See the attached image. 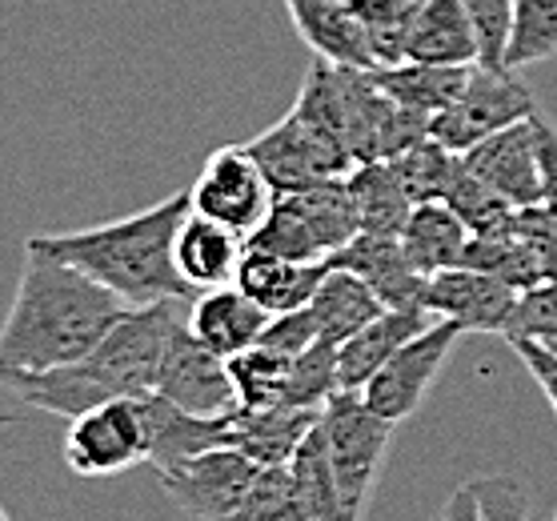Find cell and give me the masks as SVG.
Wrapping results in <instances>:
<instances>
[{
	"instance_id": "6da1fadb",
	"label": "cell",
	"mask_w": 557,
	"mask_h": 521,
	"mask_svg": "<svg viewBox=\"0 0 557 521\" xmlns=\"http://www.w3.org/2000/svg\"><path fill=\"white\" fill-rule=\"evenodd\" d=\"M125 309L133 306L101 281L25 245L16 297L0 325V385L73 365L113 330Z\"/></svg>"
},
{
	"instance_id": "7a4b0ae2",
	"label": "cell",
	"mask_w": 557,
	"mask_h": 521,
	"mask_svg": "<svg viewBox=\"0 0 557 521\" xmlns=\"http://www.w3.org/2000/svg\"><path fill=\"white\" fill-rule=\"evenodd\" d=\"M185 313H189V301H181V297L133 306L89 353L76 357L73 365L37 373V377H13V382H4V389L45 413H57V418H76V413L101 406V401H116V397L152 394L165 345L185 321Z\"/></svg>"
},
{
	"instance_id": "3957f363",
	"label": "cell",
	"mask_w": 557,
	"mask_h": 521,
	"mask_svg": "<svg viewBox=\"0 0 557 521\" xmlns=\"http://www.w3.org/2000/svg\"><path fill=\"white\" fill-rule=\"evenodd\" d=\"M185 213H189V189L173 193L140 213L121 216V221H104V225L73 233H37L25 245L89 273L104 289H113L125 306H152L169 297L193 301L197 293L181 281L173 265V237Z\"/></svg>"
},
{
	"instance_id": "277c9868",
	"label": "cell",
	"mask_w": 557,
	"mask_h": 521,
	"mask_svg": "<svg viewBox=\"0 0 557 521\" xmlns=\"http://www.w3.org/2000/svg\"><path fill=\"white\" fill-rule=\"evenodd\" d=\"M317 425L325 437V458H330L333 485L342 497V521H366L397 425L373 413L361 401V394H345V389H337L325 401Z\"/></svg>"
},
{
	"instance_id": "5b68a950",
	"label": "cell",
	"mask_w": 557,
	"mask_h": 521,
	"mask_svg": "<svg viewBox=\"0 0 557 521\" xmlns=\"http://www.w3.org/2000/svg\"><path fill=\"white\" fill-rule=\"evenodd\" d=\"M64 461L76 477H116L149 461V418L145 394L116 397L69 418Z\"/></svg>"
},
{
	"instance_id": "8992f818",
	"label": "cell",
	"mask_w": 557,
	"mask_h": 521,
	"mask_svg": "<svg viewBox=\"0 0 557 521\" xmlns=\"http://www.w3.org/2000/svg\"><path fill=\"white\" fill-rule=\"evenodd\" d=\"M533 92L513 77V69H490V64H469L466 89L457 101L430 121V137L442 140L445 149L466 153L469 145L494 137L502 128L518 125L533 116Z\"/></svg>"
},
{
	"instance_id": "52a82bcc",
	"label": "cell",
	"mask_w": 557,
	"mask_h": 521,
	"mask_svg": "<svg viewBox=\"0 0 557 521\" xmlns=\"http://www.w3.org/2000/svg\"><path fill=\"white\" fill-rule=\"evenodd\" d=\"M466 333L457 330L454 321H433L418 337H409L397 353L385 361V365L361 385V401H366L373 413H381L385 421L401 425L421 409V401L430 397L433 382L442 377L445 361L454 353V345L461 342Z\"/></svg>"
},
{
	"instance_id": "ba28073f",
	"label": "cell",
	"mask_w": 557,
	"mask_h": 521,
	"mask_svg": "<svg viewBox=\"0 0 557 521\" xmlns=\"http://www.w3.org/2000/svg\"><path fill=\"white\" fill-rule=\"evenodd\" d=\"M277 201V193L253 161L245 145H221L205 157L201 173L189 185V209L201 216H213L233 233H249L261 225Z\"/></svg>"
},
{
	"instance_id": "9c48e42d",
	"label": "cell",
	"mask_w": 557,
	"mask_h": 521,
	"mask_svg": "<svg viewBox=\"0 0 557 521\" xmlns=\"http://www.w3.org/2000/svg\"><path fill=\"white\" fill-rule=\"evenodd\" d=\"M245 149L253 153V161L261 165V173L269 177L277 197L301 193L309 185H317V181L345 177L354 169V157L345 153L342 145H333L330 137L309 128L293 109L273 128L245 140Z\"/></svg>"
},
{
	"instance_id": "30bf717a",
	"label": "cell",
	"mask_w": 557,
	"mask_h": 521,
	"mask_svg": "<svg viewBox=\"0 0 557 521\" xmlns=\"http://www.w3.org/2000/svg\"><path fill=\"white\" fill-rule=\"evenodd\" d=\"M152 394L169 397L173 406L189 409L197 418H228L233 409L242 406L228 361L216 357L213 349H205L197 337L189 333V313L181 321L173 337L165 345L161 369H157V385Z\"/></svg>"
},
{
	"instance_id": "8fae6325",
	"label": "cell",
	"mask_w": 557,
	"mask_h": 521,
	"mask_svg": "<svg viewBox=\"0 0 557 521\" xmlns=\"http://www.w3.org/2000/svg\"><path fill=\"white\" fill-rule=\"evenodd\" d=\"M257 470L261 466L245 458L242 449L216 445V449H205L193 461H185L181 470L161 473V485L181 513L197 521H228L249 494Z\"/></svg>"
},
{
	"instance_id": "7c38bea8",
	"label": "cell",
	"mask_w": 557,
	"mask_h": 521,
	"mask_svg": "<svg viewBox=\"0 0 557 521\" xmlns=\"http://www.w3.org/2000/svg\"><path fill=\"white\" fill-rule=\"evenodd\" d=\"M469 177L506 197L513 209H533L542 204V153H537V113L502 128L494 137L469 145L457 153Z\"/></svg>"
},
{
	"instance_id": "4fadbf2b",
	"label": "cell",
	"mask_w": 557,
	"mask_h": 521,
	"mask_svg": "<svg viewBox=\"0 0 557 521\" xmlns=\"http://www.w3.org/2000/svg\"><path fill=\"white\" fill-rule=\"evenodd\" d=\"M513 306H518V289L513 285L469 265L442 269L425 285V313L433 321H454L461 333L502 337Z\"/></svg>"
},
{
	"instance_id": "5bb4252c",
	"label": "cell",
	"mask_w": 557,
	"mask_h": 521,
	"mask_svg": "<svg viewBox=\"0 0 557 521\" xmlns=\"http://www.w3.org/2000/svg\"><path fill=\"white\" fill-rule=\"evenodd\" d=\"M330 265L349 269L354 277L366 281L385 309H425V285H430V277L409 261L401 237L357 233L354 241L342 245L330 257Z\"/></svg>"
},
{
	"instance_id": "9a60e30c",
	"label": "cell",
	"mask_w": 557,
	"mask_h": 521,
	"mask_svg": "<svg viewBox=\"0 0 557 521\" xmlns=\"http://www.w3.org/2000/svg\"><path fill=\"white\" fill-rule=\"evenodd\" d=\"M242 257H245L242 233H233L228 225L213 221V216L193 213V209L185 213L177 237H173V265H177L181 281L193 293L233 285L237 269H242Z\"/></svg>"
},
{
	"instance_id": "2e32d148",
	"label": "cell",
	"mask_w": 557,
	"mask_h": 521,
	"mask_svg": "<svg viewBox=\"0 0 557 521\" xmlns=\"http://www.w3.org/2000/svg\"><path fill=\"white\" fill-rule=\"evenodd\" d=\"M321 409L301 406H237L228 413V445L257 466H289L297 445L313 433Z\"/></svg>"
},
{
	"instance_id": "e0dca14e",
	"label": "cell",
	"mask_w": 557,
	"mask_h": 521,
	"mask_svg": "<svg viewBox=\"0 0 557 521\" xmlns=\"http://www.w3.org/2000/svg\"><path fill=\"white\" fill-rule=\"evenodd\" d=\"M269 325V313L257 306L253 297H245L237 285H221V289H205L189 301V333L205 349L216 357H237L261 342Z\"/></svg>"
},
{
	"instance_id": "ac0fdd59",
	"label": "cell",
	"mask_w": 557,
	"mask_h": 521,
	"mask_svg": "<svg viewBox=\"0 0 557 521\" xmlns=\"http://www.w3.org/2000/svg\"><path fill=\"white\" fill-rule=\"evenodd\" d=\"M145 418H149V466L157 473H173L205 449L228 445V418H197L161 394H145Z\"/></svg>"
},
{
	"instance_id": "d6986e66",
	"label": "cell",
	"mask_w": 557,
	"mask_h": 521,
	"mask_svg": "<svg viewBox=\"0 0 557 521\" xmlns=\"http://www.w3.org/2000/svg\"><path fill=\"white\" fill-rule=\"evenodd\" d=\"M433 318L425 309H385L381 318H373L366 330H357L354 337H345L337 345V389L345 394H361V385L389 361L409 337H418Z\"/></svg>"
},
{
	"instance_id": "ffe728a7",
	"label": "cell",
	"mask_w": 557,
	"mask_h": 521,
	"mask_svg": "<svg viewBox=\"0 0 557 521\" xmlns=\"http://www.w3.org/2000/svg\"><path fill=\"white\" fill-rule=\"evenodd\" d=\"M330 261H285L273 253H257L245 245L242 269H237V289L245 297H253L257 306L265 309L269 318L289 313V309H305L313 301L317 285L325 277Z\"/></svg>"
},
{
	"instance_id": "44dd1931",
	"label": "cell",
	"mask_w": 557,
	"mask_h": 521,
	"mask_svg": "<svg viewBox=\"0 0 557 521\" xmlns=\"http://www.w3.org/2000/svg\"><path fill=\"white\" fill-rule=\"evenodd\" d=\"M297 37L313 49V57L330 64H354V69H377L369 40L357 25L349 0H285Z\"/></svg>"
},
{
	"instance_id": "7402d4cb",
	"label": "cell",
	"mask_w": 557,
	"mask_h": 521,
	"mask_svg": "<svg viewBox=\"0 0 557 521\" xmlns=\"http://www.w3.org/2000/svg\"><path fill=\"white\" fill-rule=\"evenodd\" d=\"M406 61L478 64V33L461 0H421L406 37Z\"/></svg>"
},
{
	"instance_id": "603a6c76",
	"label": "cell",
	"mask_w": 557,
	"mask_h": 521,
	"mask_svg": "<svg viewBox=\"0 0 557 521\" xmlns=\"http://www.w3.org/2000/svg\"><path fill=\"white\" fill-rule=\"evenodd\" d=\"M469 64H421V61H401L373 69V80L389 92L393 101L409 109V113L433 121L457 101V92L466 89Z\"/></svg>"
},
{
	"instance_id": "cb8c5ba5",
	"label": "cell",
	"mask_w": 557,
	"mask_h": 521,
	"mask_svg": "<svg viewBox=\"0 0 557 521\" xmlns=\"http://www.w3.org/2000/svg\"><path fill=\"white\" fill-rule=\"evenodd\" d=\"M345 185L354 193L361 233L401 237L409 213H413V201H409V193L401 185V177H397L393 161H357L345 173Z\"/></svg>"
},
{
	"instance_id": "d4e9b609",
	"label": "cell",
	"mask_w": 557,
	"mask_h": 521,
	"mask_svg": "<svg viewBox=\"0 0 557 521\" xmlns=\"http://www.w3.org/2000/svg\"><path fill=\"white\" fill-rule=\"evenodd\" d=\"M469 237H473V233L466 230V221H461L445 201L413 204L406 230H401V245H406L409 261H413L425 277L442 273V269L461 265L469 249Z\"/></svg>"
},
{
	"instance_id": "484cf974",
	"label": "cell",
	"mask_w": 557,
	"mask_h": 521,
	"mask_svg": "<svg viewBox=\"0 0 557 521\" xmlns=\"http://www.w3.org/2000/svg\"><path fill=\"white\" fill-rule=\"evenodd\" d=\"M309 313H313L321 337H330V342L342 345L345 337H354V333L366 330L373 318H381L385 306H381L377 293L369 289L361 277H354L349 269L330 265L325 277H321V285H317L313 301H309Z\"/></svg>"
},
{
	"instance_id": "4316f807",
	"label": "cell",
	"mask_w": 557,
	"mask_h": 521,
	"mask_svg": "<svg viewBox=\"0 0 557 521\" xmlns=\"http://www.w3.org/2000/svg\"><path fill=\"white\" fill-rule=\"evenodd\" d=\"M285 201L301 213V221L309 225V233L317 237L321 253L333 257L342 245H349L361 233V221H357V204L354 193L345 185V177L317 181L301 193H285Z\"/></svg>"
},
{
	"instance_id": "83f0119b",
	"label": "cell",
	"mask_w": 557,
	"mask_h": 521,
	"mask_svg": "<svg viewBox=\"0 0 557 521\" xmlns=\"http://www.w3.org/2000/svg\"><path fill=\"white\" fill-rule=\"evenodd\" d=\"M461 265L482 269L490 277L506 281L513 289H530V285H542V269H537V257H533L530 241L521 237V230H502V233H485V237H469L466 261Z\"/></svg>"
},
{
	"instance_id": "f1b7e54d",
	"label": "cell",
	"mask_w": 557,
	"mask_h": 521,
	"mask_svg": "<svg viewBox=\"0 0 557 521\" xmlns=\"http://www.w3.org/2000/svg\"><path fill=\"white\" fill-rule=\"evenodd\" d=\"M289 473L293 485H297L305 521H342V497H337V485H333L321 425H313V433L297 445V454L289 458Z\"/></svg>"
},
{
	"instance_id": "f546056e",
	"label": "cell",
	"mask_w": 557,
	"mask_h": 521,
	"mask_svg": "<svg viewBox=\"0 0 557 521\" xmlns=\"http://www.w3.org/2000/svg\"><path fill=\"white\" fill-rule=\"evenodd\" d=\"M418 4L421 0H349L377 69L406 61V37L418 16Z\"/></svg>"
},
{
	"instance_id": "4dcf8cb0",
	"label": "cell",
	"mask_w": 557,
	"mask_h": 521,
	"mask_svg": "<svg viewBox=\"0 0 557 521\" xmlns=\"http://www.w3.org/2000/svg\"><path fill=\"white\" fill-rule=\"evenodd\" d=\"M557 57V0H513L506 69H525Z\"/></svg>"
},
{
	"instance_id": "1f68e13d",
	"label": "cell",
	"mask_w": 557,
	"mask_h": 521,
	"mask_svg": "<svg viewBox=\"0 0 557 521\" xmlns=\"http://www.w3.org/2000/svg\"><path fill=\"white\" fill-rule=\"evenodd\" d=\"M393 169H397V177H401L413 204L445 201V193H449V185L457 177V153L445 149L442 140L425 137L413 149L393 157Z\"/></svg>"
},
{
	"instance_id": "d6a6232c",
	"label": "cell",
	"mask_w": 557,
	"mask_h": 521,
	"mask_svg": "<svg viewBox=\"0 0 557 521\" xmlns=\"http://www.w3.org/2000/svg\"><path fill=\"white\" fill-rule=\"evenodd\" d=\"M445 204L466 221V230L473 233V237L513 230V225H518V213H521V209H513L506 197H497L490 185H482L478 177H469L466 169H461V161H457L454 185H449V193H445Z\"/></svg>"
},
{
	"instance_id": "836d02e7",
	"label": "cell",
	"mask_w": 557,
	"mask_h": 521,
	"mask_svg": "<svg viewBox=\"0 0 557 521\" xmlns=\"http://www.w3.org/2000/svg\"><path fill=\"white\" fill-rule=\"evenodd\" d=\"M337 394V342L317 337L305 353L293 357L289 382L281 406H301V409H325V401Z\"/></svg>"
},
{
	"instance_id": "e575fe53",
	"label": "cell",
	"mask_w": 557,
	"mask_h": 521,
	"mask_svg": "<svg viewBox=\"0 0 557 521\" xmlns=\"http://www.w3.org/2000/svg\"><path fill=\"white\" fill-rule=\"evenodd\" d=\"M245 245L257 249V253L285 257V261H330V257L321 253L317 237L309 233V225L301 221V213H297L285 197L273 201L269 216L257 225L253 233H249V237H245Z\"/></svg>"
},
{
	"instance_id": "d590c367",
	"label": "cell",
	"mask_w": 557,
	"mask_h": 521,
	"mask_svg": "<svg viewBox=\"0 0 557 521\" xmlns=\"http://www.w3.org/2000/svg\"><path fill=\"white\" fill-rule=\"evenodd\" d=\"M289 369H293V357L273 353L265 345H253L245 353L228 357V373H233L242 406H277L281 397H285Z\"/></svg>"
},
{
	"instance_id": "8d00e7d4",
	"label": "cell",
	"mask_w": 557,
	"mask_h": 521,
	"mask_svg": "<svg viewBox=\"0 0 557 521\" xmlns=\"http://www.w3.org/2000/svg\"><path fill=\"white\" fill-rule=\"evenodd\" d=\"M228 521H305L289 466H261L245 501Z\"/></svg>"
},
{
	"instance_id": "74e56055",
	"label": "cell",
	"mask_w": 557,
	"mask_h": 521,
	"mask_svg": "<svg viewBox=\"0 0 557 521\" xmlns=\"http://www.w3.org/2000/svg\"><path fill=\"white\" fill-rule=\"evenodd\" d=\"M506 342L530 337V342L557 345V281H542L518 293V306L506 321Z\"/></svg>"
},
{
	"instance_id": "f35d334b",
	"label": "cell",
	"mask_w": 557,
	"mask_h": 521,
	"mask_svg": "<svg viewBox=\"0 0 557 521\" xmlns=\"http://www.w3.org/2000/svg\"><path fill=\"white\" fill-rule=\"evenodd\" d=\"M478 33V64L506 69V40L513 21V0H461Z\"/></svg>"
},
{
	"instance_id": "ab89813d",
	"label": "cell",
	"mask_w": 557,
	"mask_h": 521,
	"mask_svg": "<svg viewBox=\"0 0 557 521\" xmlns=\"http://www.w3.org/2000/svg\"><path fill=\"white\" fill-rule=\"evenodd\" d=\"M317 337H321V333H317V321H313V313H309V306H305V309H289V313L269 318L265 333H261L257 345H265L273 353L297 357V353H305Z\"/></svg>"
},
{
	"instance_id": "60d3db41",
	"label": "cell",
	"mask_w": 557,
	"mask_h": 521,
	"mask_svg": "<svg viewBox=\"0 0 557 521\" xmlns=\"http://www.w3.org/2000/svg\"><path fill=\"white\" fill-rule=\"evenodd\" d=\"M518 230L521 237L530 241L533 257H537V269H542V281H557V221L545 213L542 204L533 209H521L518 213Z\"/></svg>"
},
{
	"instance_id": "b9f144b4",
	"label": "cell",
	"mask_w": 557,
	"mask_h": 521,
	"mask_svg": "<svg viewBox=\"0 0 557 521\" xmlns=\"http://www.w3.org/2000/svg\"><path fill=\"white\" fill-rule=\"evenodd\" d=\"M509 345H513V353L521 357V365L533 373V382L542 385V394L549 397L554 418H557V345L530 342V337H513Z\"/></svg>"
},
{
	"instance_id": "7bdbcfd3",
	"label": "cell",
	"mask_w": 557,
	"mask_h": 521,
	"mask_svg": "<svg viewBox=\"0 0 557 521\" xmlns=\"http://www.w3.org/2000/svg\"><path fill=\"white\" fill-rule=\"evenodd\" d=\"M537 153H542V209L557 221V125L537 113Z\"/></svg>"
},
{
	"instance_id": "ee69618b",
	"label": "cell",
	"mask_w": 557,
	"mask_h": 521,
	"mask_svg": "<svg viewBox=\"0 0 557 521\" xmlns=\"http://www.w3.org/2000/svg\"><path fill=\"white\" fill-rule=\"evenodd\" d=\"M13 421H16L13 413H0V430H9V425H13Z\"/></svg>"
},
{
	"instance_id": "f6af8a7d",
	"label": "cell",
	"mask_w": 557,
	"mask_h": 521,
	"mask_svg": "<svg viewBox=\"0 0 557 521\" xmlns=\"http://www.w3.org/2000/svg\"><path fill=\"white\" fill-rule=\"evenodd\" d=\"M0 521H13V518H9V513H4V509H0Z\"/></svg>"
},
{
	"instance_id": "bcb514c9",
	"label": "cell",
	"mask_w": 557,
	"mask_h": 521,
	"mask_svg": "<svg viewBox=\"0 0 557 521\" xmlns=\"http://www.w3.org/2000/svg\"><path fill=\"white\" fill-rule=\"evenodd\" d=\"M433 521H442V518H433Z\"/></svg>"
},
{
	"instance_id": "7dc6e473",
	"label": "cell",
	"mask_w": 557,
	"mask_h": 521,
	"mask_svg": "<svg viewBox=\"0 0 557 521\" xmlns=\"http://www.w3.org/2000/svg\"><path fill=\"white\" fill-rule=\"evenodd\" d=\"M554 521H557V518H554Z\"/></svg>"
}]
</instances>
